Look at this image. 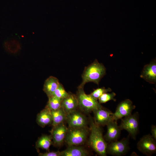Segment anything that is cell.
I'll list each match as a JSON object with an SVG mask.
<instances>
[{
	"label": "cell",
	"mask_w": 156,
	"mask_h": 156,
	"mask_svg": "<svg viewBox=\"0 0 156 156\" xmlns=\"http://www.w3.org/2000/svg\"><path fill=\"white\" fill-rule=\"evenodd\" d=\"M89 122L90 132L88 140L89 146L99 155L106 156L107 143L103 136L100 126L96 124L91 117L89 118Z\"/></svg>",
	"instance_id": "cell-1"
},
{
	"label": "cell",
	"mask_w": 156,
	"mask_h": 156,
	"mask_svg": "<svg viewBox=\"0 0 156 156\" xmlns=\"http://www.w3.org/2000/svg\"><path fill=\"white\" fill-rule=\"evenodd\" d=\"M106 72V69L104 65L96 60L85 68L82 75V82L78 87L83 88L86 83L89 82H93L98 85Z\"/></svg>",
	"instance_id": "cell-2"
},
{
	"label": "cell",
	"mask_w": 156,
	"mask_h": 156,
	"mask_svg": "<svg viewBox=\"0 0 156 156\" xmlns=\"http://www.w3.org/2000/svg\"><path fill=\"white\" fill-rule=\"evenodd\" d=\"M76 95L78 101V107L84 112L89 113L103 107L97 100L90 94H86L83 87H78Z\"/></svg>",
	"instance_id": "cell-3"
},
{
	"label": "cell",
	"mask_w": 156,
	"mask_h": 156,
	"mask_svg": "<svg viewBox=\"0 0 156 156\" xmlns=\"http://www.w3.org/2000/svg\"><path fill=\"white\" fill-rule=\"evenodd\" d=\"M89 130L88 127L78 128L69 127L68 128L64 140L69 146L82 144L87 139Z\"/></svg>",
	"instance_id": "cell-4"
},
{
	"label": "cell",
	"mask_w": 156,
	"mask_h": 156,
	"mask_svg": "<svg viewBox=\"0 0 156 156\" xmlns=\"http://www.w3.org/2000/svg\"><path fill=\"white\" fill-rule=\"evenodd\" d=\"M139 113L135 112L122 118L119 126L121 130H126L132 138L135 139L139 131Z\"/></svg>",
	"instance_id": "cell-5"
},
{
	"label": "cell",
	"mask_w": 156,
	"mask_h": 156,
	"mask_svg": "<svg viewBox=\"0 0 156 156\" xmlns=\"http://www.w3.org/2000/svg\"><path fill=\"white\" fill-rule=\"evenodd\" d=\"M129 138H124L107 143L106 152L113 156H121L126 154L129 149Z\"/></svg>",
	"instance_id": "cell-6"
},
{
	"label": "cell",
	"mask_w": 156,
	"mask_h": 156,
	"mask_svg": "<svg viewBox=\"0 0 156 156\" xmlns=\"http://www.w3.org/2000/svg\"><path fill=\"white\" fill-rule=\"evenodd\" d=\"M156 141L150 134L144 135L138 142L137 148L143 154L151 156L156 153Z\"/></svg>",
	"instance_id": "cell-7"
},
{
	"label": "cell",
	"mask_w": 156,
	"mask_h": 156,
	"mask_svg": "<svg viewBox=\"0 0 156 156\" xmlns=\"http://www.w3.org/2000/svg\"><path fill=\"white\" fill-rule=\"evenodd\" d=\"M66 121L70 128L88 127V122L87 118L82 114L76 110L66 114Z\"/></svg>",
	"instance_id": "cell-8"
},
{
	"label": "cell",
	"mask_w": 156,
	"mask_h": 156,
	"mask_svg": "<svg viewBox=\"0 0 156 156\" xmlns=\"http://www.w3.org/2000/svg\"><path fill=\"white\" fill-rule=\"evenodd\" d=\"M135 106L129 99H126L121 102L117 106L113 116L115 120L122 119L132 114Z\"/></svg>",
	"instance_id": "cell-9"
},
{
	"label": "cell",
	"mask_w": 156,
	"mask_h": 156,
	"mask_svg": "<svg viewBox=\"0 0 156 156\" xmlns=\"http://www.w3.org/2000/svg\"><path fill=\"white\" fill-rule=\"evenodd\" d=\"M68 129L64 122L53 127L50 131L52 144L55 146H60L64 140Z\"/></svg>",
	"instance_id": "cell-10"
},
{
	"label": "cell",
	"mask_w": 156,
	"mask_h": 156,
	"mask_svg": "<svg viewBox=\"0 0 156 156\" xmlns=\"http://www.w3.org/2000/svg\"><path fill=\"white\" fill-rule=\"evenodd\" d=\"M94 114V120L95 122L101 126H104L110 121L115 120L113 113L103 107L92 112Z\"/></svg>",
	"instance_id": "cell-11"
},
{
	"label": "cell",
	"mask_w": 156,
	"mask_h": 156,
	"mask_svg": "<svg viewBox=\"0 0 156 156\" xmlns=\"http://www.w3.org/2000/svg\"><path fill=\"white\" fill-rule=\"evenodd\" d=\"M140 77L148 83L155 84L156 82V62L154 60L145 65L141 72Z\"/></svg>",
	"instance_id": "cell-12"
},
{
	"label": "cell",
	"mask_w": 156,
	"mask_h": 156,
	"mask_svg": "<svg viewBox=\"0 0 156 156\" xmlns=\"http://www.w3.org/2000/svg\"><path fill=\"white\" fill-rule=\"evenodd\" d=\"M106 125L107 131L104 137L105 141L109 143L117 140L120 136L121 130L117 121H111Z\"/></svg>",
	"instance_id": "cell-13"
},
{
	"label": "cell",
	"mask_w": 156,
	"mask_h": 156,
	"mask_svg": "<svg viewBox=\"0 0 156 156\" xmlns=\"http://www.w3.org/2000/svg\"><path fill=\"white\" fill-rule=\"evenodd\" d=\"M61 107L66 114L76 110L78 107L76 95L71 92L68 93V96L62 100Z\"/></svg>",
	"instance_id": "cell-14"
},
{
	"label": "cell",
	"mask_w": 156,
	"mask_h": 156,
	"mask_svg": "<svg viewBox=\"0 0 156 156\" xmlns=\"http://www.w3.org/2000/svg\"><path fill=\"white\" fill-rule=\"evenodd\" d=\"M36 122L42 127L51 125L52 118L50 110L45 107L37 116Z\"/></svg>",
	"instance_id": "cell-15"
},
{
	"label": "cell",
	"mask_w": 156,
	"mask_h": 156,
	"mask_svg": "<svg viewBox=\"0 0 156 156\" xmlns=\"http://www.w3.org/2000/svg\"><path fill=\"white\" fill-rule=\"evenodd\" d=\"M89 155L86 150L77 146H69L66 149L60 152V156H86Z\"/></svg>",
	"instance_id": "cell-16"
},
{
	"label": "cell",
	"mask_w": 156,
	"mask_h": 156,
	"mask_svg": "<svg viewBox=\"0 0 156 156\" xmlns=\"http://www.w3.org/2000/svg\"><path fill=\"white\" fill-rule=\"evenodd\" d=\"M60 83L56 77L51 76L47 78L44 82L43 90L48 98L52 96Z\"/></svg>",
	"instance_id": "cell-17"
},
{
	"label": "cell",
	"mask_w": 156,
	"mask_h": 156,
	"mask_svg": "<svg viewBox=\"0 0 156 156\" xmlns=\"http://www.w3.org/2000/svg\"><path fill=\"white\" fill-rule=\"evenodd\" d=\"M52 137L51 135H42L39 138L36 143L35 148L39 152V148L45 149L49 151L50 146L52 144Z\"/></svg>",
	"instance_id": "cell-18"
},
{
	"label": "cell",
	"mask_w": 156,
	"mask_h": 156,
	"mask_svg": "<svg viewBox=\"0 0 156 156\" xmlns=\"http://www.w3.org/2000/svg\"><path fill=\"white\" fill-rule=\"evenodd\" d=\"M52 118L53 127L63 122L66 121V114L62 107L54 110L50 111Z\"/></svg>",
	"instance_id": "cell-19"
},
{
	"label": "cell",
	"mask_w": 156,
	"mask_h": 156,
	"mask_svg": "<svg viewBox=\"0 0 156 156\" xmlns=\"http://www.w3.org/2000/svg\"><path fill=\"white\" fill-rule=\"evenodd\" d=\"M48 99L46 107L50 111L56 110L61 107L62 100L53 96L48 97Z\"/></svg>",
	"instance_id": "cell-20"
},
{
	"label": "cell",
	"mask_w": 156,
	"mask_h": 156,
	"mask_svg": "<svg viewBox=\"0 0 156 156\" xmlns=\"http://www.w3.org/2000/svg\"><path fill=\"white\" fill-rule=\"evenodd\" d=\"M68 95V93L65 90L63 85L60 83L52 96L62 100L67 97Z\"/></svg>",
	"instance_id": "cell-21"
},
{
	"label": "cell",
	"mask_w": 156,
	"mask_h": 156,
	"mask_svg": "<svg viewBox=\"0 0 156 156\" xmlns=\"http://www.w3.org/2000/svg\"><path fill=\"white\" fill-rule=\"evenodd\" d=\"M116 95V93L114 92L105 93L99 97L98 99V101L101 104L106 103L111 100L116 101V99L114 98Z\"/></svg>",
	"instance_id": "cell-22"
},
{
	"label": "cell",
	"mask_w": 156,
	"mask_h": 156,
	"mask_svg": "<svg viewBox=\"0 0 156 156\" xmlns=\"http://www.w3.org/2000/svg\"><path fill=\"white\" fill-rule=\"evenodd\" d=\"M111 88H108L107 89L105 87L99 88L94 90L90 94L94 98L98 100L99 97L103 94L112 91Z\"/></svg>",
	"instance_id": "cell-23"
},
{
	"label": "cell",
	"mask_w": 156,
	"mask_h": 156,
	"mask_svg": "<svg viewBox=\"0 0 156 156\" xmlns=\"http://www.w3.org/2000/svg\"><path fill=\"white\" fill-rule=\"evenodd\" d=\"M39 156H60V152L57 151H47L44 153H39Z\"/></svg>",
	"instance_id": "cell-24"
},
{
	"label": "cell",
	"mask_w": 156,
	"mask_h": 156,
	"mask_svg": "<svg viewBox=\"0 0 156 156\" xmlns=\"http://www.w3.org/2000/svg\"><path fill=\"white\" fill-rule=\"evenodd\" d=\"M151 136L156 140V126L152 125L151 127Z\"/></svg>",
	"instance_id": "cell-25"
}]
</instances>
